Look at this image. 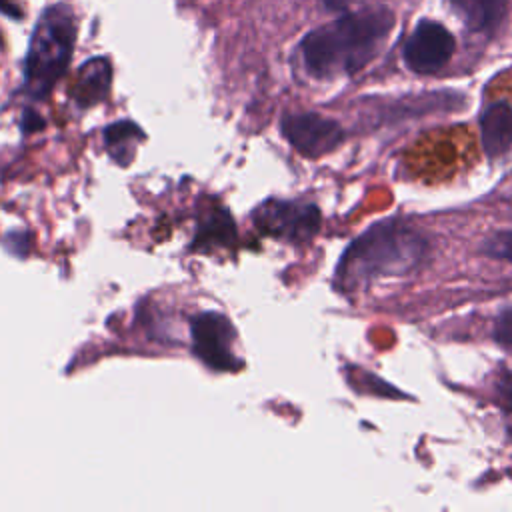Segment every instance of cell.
I'll list each match as a JSON object with an SVG mask.
<instances>
[{
	"label": "cell",
	"instance_id": "6da1fadb",
	"mask_svg": "<svg viewBox=\"0 0 512 512\" xmlns=\"http://www.w3.org/2000/svg\"><path fill=\"white\" fill-rule=\"evenodd\" d=\"M392 26L394 14L386 8L346 14L318 26L300 42L304 66L316 78L354 74L376 56Z\"/></svg>",
	"mask_w": 512,
	"mask_h": 512
},
{
	"label": "cell",
	"instance_id": "7a4b0ae2",
	"mask_svg": "<svg viewBox=\"0 0 512 512\" xmlns=\"http://www.w3.org/2000/svg\"><path fill=\"white\" fill-rule=\"evenodd\" d=\"M426 256V240L408 224L386 220L370 226L342 254L336 278L342 286L354 288L360 282L404 274L416 268Z\"/></svg>",
	"mask_w": 512,
	"mask_h": 512
},
{
	"label": "cell",
	"instance_id": "3957f363",
	"mask_svg": "<svg viewBox=\"0 0 512 512\" xmlns=\"http://www.w3.org/2000/svg\"><path fill=\"white\" fill-rule=\"evenodd\" d=\"M76 36L78 24L72 6L56 2L42 10L24 58V92L28 98L44 100L50 96L68 70Z\"/></svg>",
	"mask_w": 512,
	"mask_h": 512
},
{
	"label": "cell",
	"instance_id": "277c9868",
	"mask_svg": "<svg viewBox=\"0 0 512 512\" xmlns=\"http://www.w3.org/2000/svg\"><path fill=\"white\" fill-rule=\"evenodd\" d=\"M254 222L270 236L300 244L318 232L320 212L314 204L268 200L256 208Z\"/></svg>",
	"mask_w": 512,
	"mask_h": 512
},
{
	"label": "cell",
	"instance_id": "5b68a950",
	"mask_svg": "<svg viewBox=\"0 0 512 512\" xmlns=\"http://www.w3.org/2000/svg\"><path fill=\"white\" fill-rule=\"evenodd\" d=\"M280 132L292 148L306 158L328 154L344 138V130L336 120L316 112L286 114L280 122Z\"/></svg>",
	"mask_w": 512,
	"mask_h": 512
},
{
	"label": "cell",
	"instance_id": "8992f818",
	"mask_svg": "<svg viewBox=\"0 0 512 512\" xmlns=\"http://www.w3.org/2000/svg\"><path fill=\"white\" fill-rule=\"evenodd\" d=\"M192 350L212 370H236L240 362L232 352L234 328L218 312H202L192 318Z\"/></svg>",
	"mask_w": 512,
	"mask_h": 512
},
{
	"label": "cell",
	"instance_id": "52a82bcc",
	"mask_svg": "<svg viewBox=\"0 0 512 512\" xmlns=\"http://www.w3.org/2000/svg\"><path fill=\"white\" fill-rule=\"evenodd\" d=\"M456 48L454 36L434 20H420L404 46V62L412 72L432 74L448 64Z\"/></svg>",
	"mask_w": 512,
	"mask_h": 512
},
{
	"label": "cell",
	"instance_id": "ba28073f",
	"mask_svg": "<svg viewBox=\"0 0 512 512\" xmlns=\"http://www.w3.org/2000/svg\"><path fill=\"white\" fill-rule=\"evenodd\" d=\"M112 86V64L106 56L88 58L76 72V78L70 88L72 100L80 108H90L100 104Z\"/></svg>",
	"mask_w": 512,
	"mask_h": 512
},
{
	"label": "cell",
	"instance_id": "9c48e42d",
	"mask_svg": "<svg viewBox=\"0 0 512 512\" xmlns=\"http://www.w3.org/2000/svg\"><path fill=\"white\" fill-rule=\"evenodd\" d=\"M480 134L488 158L508 152L512 146V106L506 102L486 106L480 116Z\"/></svg>",
	"mask_w": 512,
	"mask_h": 512
},
{
	"label": "cell",
	"instance_id": "30bf717a",
	"mask_svg": "<svg viewBox=\"0 0 512 512\" xmlns=\"http://www.w3.org/2000/svg\"><path fill=\"white\" fill-rule=\"evenodd\" d=\"M454 14L474 32L494 28L506 10V0H448Z\"/></svg>",
	"mask_w": 512,
	"mask_h": 512
},
{
	"label": "cell",
	"instance_id": "8fae6325",
	"mask_svg": "<svg viewBox=\"0 0 512 512\" xmlns=\"http://www.w3.org/2000/svg\"><path fill=\"white\" fill-rule=\"evenodd\" d=\"M142 136H144L142 130L134 122H130V120L114 122V124L106 126V130H104L106 148H108L110 156L116 162H120V164H128L130 162V158L134 154L128 152V146L136 148V140H140Z\"/></svg>",
	"mask_w": 512,
	"mask_h": 512
},
{
	"label": "cell",
	"instance_id": "7c38bea8",
	"mask_svg": "<svg viewBox=\"0 0 512 512\" xmlns=\"http://www.w3.org/2000/svg\"><path fill=\"white\" fill-rule=\"evenodd\" d=\"M480 252L488 258L512 262V230H500L482 240Z\"/></svg>",
	"mask_w": 512,
	"mask_h": 512
},
{
	"label": "cell",
	"instance_id": "4fadbf2b",
	"mask_svg": "<svg viewBox=\"0 0 512 512\" xmlns=\"http://www.w3.org/2000/svg\"><path fill=\"white\" fill-rule=\"evenodd\" d=\"M232 232H234V228H232L230 218L226 214H216L202 226V230L196 238L198 240L196 246H200L204 242H228Z\"/></svg>",
	"mask_w": 512,
	"mask_h": 512
},
{
	"label": "cell",
	"instance_id": "5bb4252c",
	"mask_svg": "<svg viewBox=\"0 0 512 512\" xmlns=\"http://www.w3.org/2000/svg\"><path fill=\"white\" fill-rule=\"evenodd\" d=\"M494 338L500 346L512 350V306L504 308L494 322Z\"/></svg>",
	"mask_w": 512,
	"mask_h": 512
},
{
	"label": "cell",
	"instance_id": "9a60e30c",
	"mask_svg": "<svg viewBox=\"0 0 512 512\" xmlns=\"http://www.w3.org/2000/svg\"><path fill=\"white\" fill-rule=\"evenodd\" d=\"M496 398L504 410L512 412V374L504 372L496 382Z\"/></svg>",
	"mask_w": 512,
	"mask_h": 512
},
{
	"label": "cell",
	"instance_id": "2e32d148",
	"mask_svg": "<svg viewBox=\"0 0 512 512\" xmlns=\"http://www.w3.org/2000/svg\"><path fill=\"white\" fill-rule=\"evenodd\" d=\"M0 12L10 16V18H22L24 12L20 10V6L14 0H0Z\"/></svg>",
	"mask_w": 512,
	"mask_h": 512
},
{
	"label": "cell",
	"instance_id": "e0dca14e",
	"mask_svg": "<svg viewBox=\"0 0 512 512\" xmlns=\"http://www.w3.org/2000/svg\"><path fill=\"white\" fill-rule=\"evenodd\" d=\"M42 118H38L34 112H26L24 114V120H22V128H24V132H30V130H38V128H42Z\"/></svg>",
	"mask_w": 512,
	"mask_h": 512
},
{
	"label": "cell",
	"instance_id": "ac0fdd59",
	"mask_svg": "<svg viewBox=\"0 0 512 512\" xmlns=\"http://www.w3.org/2000/svg\"><path fill=\"white\" fill-rule=\"evenodd\" d=\"M322 2H324V6L330 8V10H344V8H348L354 0H322Z\"/></svg>",
	"mask_w": 512,
	"mask_h": 512
}]
</instances>
